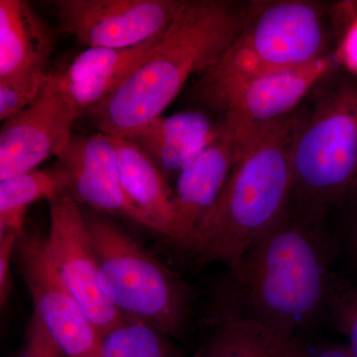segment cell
Instances as JSON below:
<instances>
[{
    "instance_id": "6da1fadb",
    "label": "cell",
    "mask_w": 357,
    "mask_h": 357,
    "mask_svg": "<svg viewBox=\"0 0 357 357\" xmlns=\"http://www.w3.org/2000/svg\"><path fill=\"white\" fill-rule=\"evenodd\" d=\"M323 215L290 208L244 256L237 273L218 291L211 325L250 319L294 335L326 314L333 278L335 243Z\"/></svg>"
},
{
    "instance_id": "7a4b0ae2",
    "label": "cell",
    "mask_w": 357,
    "mask_h": 357,
    "mask_svg": "<svg viewBox=\"0 0 357 357\" xmlns=\"http://www.w3.org/2000/svg\"><path fill=\"white\" fill-rule=\"evenodd\" d=\"M305 114H293L258 131L244 145L217 202L178 246L192 261L225 263L237 273L249 249L290 208L293 152Z\"/></svg>"
},
{
    "instance_id": "3957f363",
    "label": "cell",
    "mask_w": 357,
    "mask_h": 357,
    "mask_svg": "<svg viewBox=\"0 0 357 357\" xmlns=\"http://www.w3.org/2000/svg\"><path fill=\"white\" fill-rule=\"evenodd\" d=\"M249 6L187 0L146 62L84 115L98 132L115 138H126L161 116L189 77L203 74L229 48L243 27Z\"/></svg>"
},
{
    "instance_id": "277c9868",
    "label": "cell",
    "mask_w": 357,
    "mask_h": 357,
    "mask_svg": "<svg viewBox=\"0 0 357 357\" xmlns=\"http://www.w3.org/2000/svg\"><path fill=\"white\" fill-rule=\"evenodd\" d=\"M330 11L307 0L253 2L241 32L220 59L199 75L192 98L218 112L249 79L311 63L328 55Z\"/></svg>"
},
{
    "instance_id": "5b68a950",
    "label": "cell",
    "mask_w": 357,
    "mask_h": 357,
    "mask_svg": "<svg viewBox=\"0 0 357 357\" xmlns=\"http://www.w3.org/2000/svg\"><path fill=\"white\" fill-rule=\"evenodd\" d=\"M100 288L124 318L180 337L192 318L194 292L178 274L123 229L114 218L83 208Z\"/></svg>"
},
{
    "instance_id": "8992f818",
    "label": "cell",
    "mask_w": 357,
    "mask_h": 357,
    "mask_svg": "<svg viewBox=\"0 0 357 357\" xmlns=\"http://www.w3.org/2000/svg\"><path fill=\"white\" fill-rule=\"evenodd\" d=\"M357 191V84H337L305 114L293 152V195L323 215Z\"/></svg>"
},
{
    "instance_id": "52a82bcc",
    "label": "cell",
    "mask_w": 357,
    "mask_h": 357,
    "mask_svg": "<svg viewBox=\"0 0 357 357\" xmlns=\"http://www.w3.org/2000/svg\"><path fill=\"white\" fill-rule=\"evenodd\" d=\"M185 0H56L58 31L86 48H128L165 31Z\"/></svg>"
},
{
    "instance_id": "ba28073f",
    "label": "cell",
    "mask_w": 357,
    "mask_h": 357,
    "mask_svg": "<svg viewBox=\"0 0 357 357\" xmlns=\"http://www.w3.org/2000/svg\"><path fill=\"white\" fill-rule=\"evenodd\" d=\"M81 117L59 72H52L34 102L3 122L0 132V181L36 170L60 156Z\"/></svg>"
},
{
    "instance_id": "9c48e42d",
    "label": "cell",
    "mask_w": 357,
    "mask_h": 357,
    "mask_svg": "<svg viewBox=\"0 0 357 357\" xmlns=\"http://www.w3.org/2000/svg\"><path fill=\"white\" fill-rule=\"evenodd\" d=\"M15 259L31 295L34 312L67 357H96L100 335L74 294L59 276L46 248V236L24 230Z\"/></svg>"
},
{
    "instance_id": "30bf717a",
    "label": "cell",
    "mask_w": 357,
    "mask_h": 357,
    "mask_svg": "<svg viewBox=\"0 0 357 357\" xmlns=\"http://www.w3.org/2000/svg\"><path fill=\"white\" fill-rule=\"evenodd\" d=\"M49 215L46 248L51 261L100 337L123 317L100 288L98 261L83 208L64 192L49 201Z\"/></svg>"
},
{
    "instance_id": "8fae6325",
    "label": "cell",
    "mask_w": 357,
    "mask_h": 357,
    "mask_svg": "<svg viewBox=\"0 0 357 357\" xmlns=\"http://www.w3.org/2000/svg\"><path fill=\"white\" fill-rule=\"evenodd\" d=\"M337 62L328 54L307 64L249 79L223 100V128L241 147L258 131L296 112L299 103Z\"/></svg>"
},
{
    "instance_id": "7c38bea8",
    "label": "cell",
    "mask_w": 357,
    "mask_h": 357,
    "mask_svg": "<svg viewBox=\"0 0 357 357\" xmlns=\"http://www.w3.org/2000/svg\"><path fill=\"white\" fill-rule=\"evenodd\" d=\"M56 164L67 178V194L79 206L123 218L158 234L153 222L129 199L121 184L112 136L102 132L74 134Z\"/></svg>"
},
{
    "instance_id": "4fadbf2b",
    "label": "cell",
    "mask_w": 357,
    "mask_h": 357,
    "mask_svg": "<svg viewBox=\"0 0 357 357\" xmlns=\"http://www.w3.org/2000/svg\"><path fill=\"white\" fill-rule=\"evenodd\" d=\"M58 29L24 0H0V82L39 91L52 70Z\"/></svg>"
},
{
    "instance_id": "5bb4252c",
    "label": "cell",
    "mask_w": 357,
    "mask_h": 357,
    "mask_svg": "<svg viewBox=\"0 0 357 357\" xmlns=\"http://www.w3.org/2000/svg\"><path fill=\"white\" fill-rule=\"evenodd\" d=\"M243 148L222 129L220 136L178 174L174 187V238L184 243L215 204Z\"/></svg>"
},
{
    "instance_id": "9a60e30c",
    "label": "cell",
    "mask_w": 357,
    "mask_h": 357,
    "mask_svg": "<svg viewBox=\"0 0 357 357\" xmlns=\"http://www.w3.org/2000/svg\"><path fill=\"white\" fill-rule=\"evenodd\" d=\"M166 30L128 48H86L60 70L79 115L83 116L121 88L152 55Z\"/></svg>"
},
{
    "instance_id": "2e32d148",
    "label": "cell",
    "mask_w": 357,
    "mask_h": 357,
    "mask_svg": "<svg viewBox=\"0 0 357 357\" xmlns=\"http://www.w3.org/2000/svg\"><path fill=\"white\" fill-rule=\"evenodd\" d=\"M217 122L199 110L156 117L126 136L142 149L167 178L191 163L222 132Z\"/></svg>"
},
{
    "instance_id": "e0dca14e",
    "label": "cell",
    "mask_w": 357,
    "mask_h": 357,
    "mask_svg": "<svg viewBox=\"0 0 357 357\" xmlns=\"http://www.w3.org/2000/svg\"><path fill=\"white\" fill-rule=\"evenodd\" d=\"M114 140L121 184L129 199L173 243L174 192L168 178L142 149L126 138Z\"/></svg>"
},
{
    "instance_id": "ac0fdd59",
    "label": "cell",
    "mask_w": 357,
    "mask_h": 357,
    "mask_svg": "<svg viewBox=\"0 0 357 357\" xmlns=\"http://www.w3.org/2000/svg\"><path fill=\"white\" fill-rule=\"evenodd\" d=\"M213 332L194 357H312L297 335H284L250 319L213 324Z\"/></svg>"
},
{
    "instance_id": "d6986e66",
    "label": "cell",
    "mask_w": 357,
    "mask_h": 357,
    "mask_svg": "<svg viewBox=\"0 0 357 357\" xmlns=\"http://www.w3.org/2000/svg\"><path fill=\"white\" fill-rule=\"evenodd\" d=\"M67 178L57 164L0 181V234L22 236L26 213L31 204L67 192Z\"/></svg>"
},
{
    "instance_id": "ffe728a7",
    "label": "cell",
    "mask_w": 357,
    "mask_h": 357,
    "mask_svg": "<svg viewBox=\"0 0 357 357\" xmlns=\"http://www.w3.org/2000/svg\"><path fill=\"white\" fill-rule=\"evenodd\" d=\"M170 337L137 319L122 318L100 337L96 357H182Z\"/></svg>"
},
{
    "instance_id": "44dd1931",
    "label": "cell",
    "mask_w": 357,
    "mask_h": 357,
    "mask_svg": "<svg viewBox=\"0 0 357 357\" xmlns=\"http://www.w3.org/2000/svg\"><path fill=\"white\" fill-rule=\"evenodd\" d=\"M326 314L349 340L351 357H357V286L340 275H333Z\"/></svg>"
},
{
    "instance_id": "7402d4cb",
    "label": "cell",
    "mask_w": 357,
    "mask_h": 357,
    "mask_svg": "<svg viewBox=\"0 0 357 357\" xmlns=\"http://www.w3.org/2000/svg\"><path fill=\"white\" fill-rule=\"evenodd\" d=\"M24 344L16 357H67L41 319L33 312L26 328Z\"/></svg>"
},
{
    "instance_id": "603a6c76",
    "label": "cell",
    "mask_w": 357,
    "mask_h": 357,
    "mask_svg": "<svg viewBox=\"0 0 357 357\" xmlns=\"http://www.w3.org/2000/svg\"><path fill=\"white\" fill-rule=\"evenodd\" d=\"M39 93L0 82V121L6 122L20 114L34 102Z\"/></svg>"
},
{
    "instance_id": "cb8c5ba5",
    "label": "cell",
    "mask_w": 357,
    "mask_h": 357,
    "mask_svg": "<svg viewBox=\"0 0 357 357\" xmlns=\"http://www.w3.org/2000/svg\"><path fill=\"white\" fill-rule=\"evenodd\" d=\"M18 236L15 232H3L0 234V305L6 306L13 293V276H11V265L13 258L15 255Z\"/></svg>"
},
{
    "instance_id": "d4e9b609",
    "label": "cell",
    "mask_w": 357,
    "mask_h": 357,
    "mask_svg": "<svg viewBox=\"0 0 357 357\" xmlns=\"http://www.w3.org/2000/svg\"><path fill=\"white\" fill-rule=\"evenodd\" d=\"M337 62L344 66L349 72L357 77V13L347 26L337 52Z\"/></svg>"
},
{
    "instance_id": "484cf974",
    "label": "cell",
    "mask_w": 357,
    "mask_h": 357,
    "mask_svg": "<svg viewBox=\"0 0 357 357\" xmlns=\"http://www.w3.org/2000/svg\"><path fill=\"white\" fill-rule=\"evenodd\" d=\"M312 357H351V356L345 345L331 342V344L319 345L316 351L312 352Z\"/></svg>"
},
{
    "instance_id": "4316f807",
    "label": "cell",
    "mask_w": 357,
    "mask_h": 357,
    "mask_svg": "<svg viewBox=\"0 0 357 357\" xmlns=\"http://www.w3.org/2000/svg\"><path fill=\"white\" fill-rule=\"evenodd\" d=\"M352 238H354V249H356V252L357 253V223L356 227H354V236H352Z\"/></svg>"
}]
</instances>
